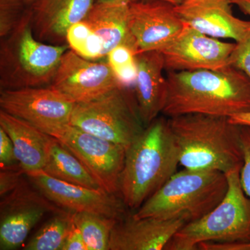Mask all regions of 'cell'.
I'll list each match as a JSON object with an SVG mask.
<instances>
[{
  "label": "cell",
  "instance_id": "6da1fadb",
  "mask_svg": "<svg viewBox=\"0 0 250 250\" xmlns=\"http://www.w3.org/2000/svg\"><path fill=\"white\" fill-rule=\"evenodd\" d=\"M162 113L167 118L204 114L231 118L250 112V80L236 67L168 72Z\"/></svg>",
  "mask_w": 250,
  "mask_h": 250
},
{
  "label": "cell",
  "instance_id": "7a4b0ae2",
  "mask_svg": "<svg viewBox=\"0 0 250 250\" xmlns=\"http://www.w3.org/2000/svg\"><path fill=\"white\" fill-rule=\"evenodd\" d=\"M179 149L164 117L146 126L125 152L119 194L130 209H139L177 171Z\"/></svg>",
  "mask_w": 250,
  "mask_h": 250
},
{
  "label": "cell",
  "instance_id": "3957f363",
  "mask_svg": "<svg viewBox=\"0 0 250 250\" xmlns=\"http://www.w3.org/2000/svg\"><path fill=\"white\" fill-rule=\"evenodd\" d=\"M179 149V166L192 170H241V126L228 118L187 114L167 118Z\"/></svg>",
  "mask_w": 250,
  "mask_h": 250
},
{
  "label": "cell",
  "instance_id": "277c9868",
  "mask_svg": "<svg viewBox=\"0 0 250 250\" xmlns=\"http://www.w3.org/2000/svg\"><path fill=\"white\" fill-rule=\"evenodd\" d=\"M228 188L226 174L219 171H177L133 214L185 219L188 223L205 216L222 201Z\"/></svg>",
  "mask_w": 250,
  "mask_h": 250
},
{
  "label": "cell",
  "instance_id": "5b68a950",
  "mask_svg": "<svg viewBox=\"0 0 250 250\" xmlns=\"http://www.w3.org/2000/svg\"><path fill=\"white\" fill-rule=\"evenodd\" d=\"M31 12L11 34L1 39V90L48 86L67 44L50 45L37 40L31 24Z\"/></svg>",
  "mask_w": 250,
  "mask_h": 250
},
{
  "label": "cell",
  "instance_id": "8992f818",
  "mask_svg": "<svg viewBox=\"0 0 250 250\" xmlns=\"http://www.w3.org/2000/svg\"><path fill=\"white\" fill-rule=\"evenodd\" d=\"M240 170L226 174L228 188L222 201L205 216L185 224L165 250H195L204 243H250V198L242 188Z\"/></svg>",
  "mask_w": 250,
  "mask_h": 250
},
{
  "label": "cell",
  "instance_id": "52a82bcc",
  "mask_svg": "<svg viewBox=\"0 0 250 250\" xmlns=\"http://www.w3.org/2000/svg\"><path fill=\"white\" fill-rule=\"evenodd\" d=\"M70 125L126 149L146 129L134 90L123 85L92 101L75 104Z\"/></svg>",
  "mask_w": 250,
  "mask_h": 250
},
{
  "label": "cell",
  "instance_id": "ba28073f",
  "mask_svg": "<svg viewBox=\"0 0 250 250\" xmlns=\"http://www.w3.org/2000/svg\"><path fill=\"white\" fill-rule=\"evenodd\" d=\"M49 136L71 152L104 191L119 193V182L124 166L126 149L67 125Z\"/></svg>",
  "mask_w": 250,
  "mask_h": 250
},
{
  "label": "cell",
  "instance_id": "9c48e42d",
  "mask_svg": "<svg viewBox=\"0 0 250 250\" xmlns=\"http://www.w3.org/2000/svg\"><path fill=\"white\" fill-rule=\"evenodd\" d=\"M64 211L67 210L49 201L30 181L23 179L14 190L1 196L0 250L17 249L46 214Z\"/></svg>",
  "mask_w": 250,
  "mask_h": 250
},
{
  "label": "cell",
  "instance_id": "30bf717a",
  "mask_svg": "<svg viewBox=\"0 0 250 250\" xmlns=\"http://www.w3.org/2000/svg\"><path fill=\"white\" fill-rule=\"evenodd\" d=\"M121 85L106 58L87 60L69 49L48 86L77 104L92 101Z\"/></svg>",
  "mask_w": 250,
  "mask_h": 250
},
{
  "label": "cell",
  "instance_id": "8fae6325",
  "mask_svg": "<svg viewBox=\"0 0 250 250\" xmlns=\"http://www.w3.org/2000/svg\"><path fill=\"white\" fill-rule=\"evenodd\" d=\"M75 103L50 87L1 90L0 107L45 134L70 124Z\"/></svg>",
  "mask_w": 250,
  "mask_h": 250
},
{
  "label": "cell",
  "instance_id": "7c38bea8",
  "mask_svg": "<svg viewBox=\"0 0 250 250\" xmlns=\"http://www.w3.org/2000/svg\"><path fill=\"white\" fill-rule=\"evenodd\" d=\"M236 42L222 41L184 24L178 36L160 51L167 72L217 70L230 66Z\"/></svg>",
  "mask_w": 250,
  "mask_h": 250
},
{
  "label": "cell",
  "instance_id": "4fadbf2b",
  "mask_svg": "<svg viewBox=\"0 0 250 250\" xmlns=\"http://www.w3.org/2000/svg\"><path fill=\"white\" fill-rule=\"evenodd\" d=\"M26 177L49 201L62 209L88 212L118 220L126 216L128 208L116 194L67 183L42 170L27 172Z\"/></svg>",
  "mask_w": 250,
  "mask_h": 250
},
{
  "label": "cell",
  "instance_id": "5bb4252c",
  "mask_svg": "<svg viewBox=\"0 0 250 250\" xmlns=\"http://www.w3.org/2000/svg\"><path fill=\"white\" fill-rule=\"evenodd\" d=\"M174 5L160 0L129 2V27L136 54L160 51L179 35L184 23Z\"/></svg>",
  "mask_w": 250,
  "mask_h": 250
},
{
  "label": "cell",
  "instance_id": "9a60e30c",
  "mask_svg": "<svg viewBox=\"0 0 250 250\" xmlns=\"http://www.w3.org/2000/svg\"><path fill=\"white\" fill-rule=\"evenodd\" d=\"M233 0H184L176 11L184 24L219 39L242 40L250 32V21L233 15Z\"/></svg>",
  "mask_w": 250,
  "mask_h": 250
},
{
  "label": "cell",
  "instance_id": "2e32d148",
  "mask_svg": "<svg viewBox=\"0 0 250 250\" xmlns=\"http://www.w3.org/2000/svg\"><path fill=\"white\" fill-rule=\"evenodd\" d=\"M187 223L182 218H137L126 215L112 229L109 250H165L174 235Z\"/></svg>",
  "mask_w": 250,
  "mask_h": 250
},
{
  "label": "cell",
  "instance_id": "e0dca14e",
  "mask_svg": "<svg viewBox=\"0 0 250 250\" xmlns=\"http://www.w3.org/2000/svg\"><path fill=\"white\" fill-rule=\"evenodd\" d=\"M95 0H33L31 24L37 40L50 45L67 44L69 28L83 21Z\"/></svg>",
  "mask_w": 250,
  "mask_h": 250
},
{
  "label": "cell",
  "instance_id": "ac0fdd59",
  "mask_svg": "<svg viewBox=\"0 0 250 250\" xmlns=\"http://www.w3.org/2000/svg\"><path fill=\"white\" fill-rule=\"evenodd\" d=\"M136 82L134 86L140 115L145 126L162 113L167 98V79L164 57L159 51H147L136 55Z\"/></svg>",
  "mask_w": 250,
  "mask_h": 250
},
{
  "label": "cell",
  "instance_id": "d6986e66",
  "mask_svg": "<svg viewBox=\"0 0 250 250\" xmlns=\"http://www.w3.org/2000/svg\"><path fill=\"white\" fill-rule=\"evenodd\" d=\"M0 127L12 141L18 164L25 174L43 169L52 136L1 109Z\"/></svg>",
  "mask_w": 250,
  "mask_h": 250
},
{
  "label": "cell",
  "instance_id": "ffe728a7",
  "mask_svg": "<svg viewBox=\"0 0 250 250\" xmlns=\"http://www.w3.org/2000/svg\"><path fill=\"white\" fill-rule=\"evenodd\" d=\"M129 17V2L95 1L83 20L103 40L106 58L110 51L120 45L128 46L136 53L130 34Z\"/></svg>",
  "mask_w": 250,
  "mask_h": 250
},
{
  "label": "cell",
  "instance_id": "44dd1931",
  "mask_svg": "<svg viewBox=\"0 0 250 250\" xmlns=\"http://www.w3.org/2000/svg\"><path fill=\"white\" fill-rule=\"evenodd\" d=\"M42 170L51 177L67 183L103 190L76 156L53 136L49 143L47 160Z\"/></svg>",
  "mask_w": 250,
  "mask_h": 250
},
{
  "label": "cell",
  "instance_id": "7402d4cb",
  "mask_svg": "<svg viewBox=\"0 0 250 250\" xmlns=\"http://www.w3.org/2000/svg\"><path fill=\"white\" fill-rule=\"evenodd\" d=\"M72 221L88 250H109L110 236L118 220L88 212H74Z\"/></svg>",
  "mask_w": 250,
  "mask_h": 250
},
{
  "label": "cell",
  "instance_id": "603a6c76",
  "mask_svg": "<svg viewBox=\"0 0 250 250\" xmlns=\"http://www.w3.org/2000/svg\"><path fill=\"white\" fill-rule=\"evenodd\" d=\"M73 212L54 214L24 246L25 250H62L71 229Z\"/></svg>",
  "mask_w": 250,
  "mask_h": 250
},
{
  "label": "cell",
  "instance_id": "cb8c5ba5",
  "mask_svg": "<svg viewBox=\"0 0 250 250\" xmlns=\"http://www.w3.org/2000/svg\"><path fill=\"white\" fill-rule=\"evenodd\" d=\"M66 41L70 49L82 58L91 61L106 58L103 40L85 21L69 28Z\"/></svg>",
  "mask_w": 250,
  "mask_h": 250
},
{
  "label": "cell",
  "instance_id": "d4e9b609",
  "mask_svg": "<svg viewBox=\"0 0 250 250\" xmlns=\"http://www.w3.org/2000/svg\"><path fill=\"white\" fill-rule=\"evenodd\" d=\"M106 59L119 83L134 88L137 72L134 49L126 45L118 46L108 52Z\"/></svg>",
  "mask_w": 250,
  "mask_h": 250
},
{
  "label": "cell",
  "instance_id": "484cf974",
  "mask_svg": "<svg viewBox=\"0 0 250 250\" xmlns=\"http://www.w3.org/2000/svg\"><path fill=\"white\" fill-rule=\"evenodd\" d=\"M30 0H0V37L11 34L31 12Z\"/></svg>",
  "mask_w": 250,
  "mask_h": 250
},
{
  "label": "cell",
  "instance_id": "4316f807",
  "mask_svg": "<svg viewBox=\"0 0 250 250\" xmlns=\"http://www.w3.org/2000/svg\"><path fill=\"white\" fill-rule=\"evenodd\" d=\"M230 65L244 72L250 80V32L244 39L236 42Z\"/></svg>",
  "mask_w": 250,
  "mask_h": 250
},
{
  "label": "cell",
  "instance_id": "83f0119b",
  "mask_svg": "<svg viewBox=\"0 0 250 250\" xmlns=\"http://www.w3.org/2000/svg\"><path fill=\"white\" fill-rule=\"evenodd\" d=\"M241 141L244 161L240 171L242 188L250 198V126H241Z\"/></svg>",
  "mask_w": 250,
  "mask_h": 250
},
{
  "label": "cell",
  "instance_id": "f1b7e54d",
  "mask_svg": "<svg viewBox=\"0 0 250 250\" xmlns=\"http://www.w3.org/2000/svg\"><path fill=\"white\" fill-rule=\"evenodd\" d=\"M25 172L20 165L1 168L0 170V197L14 190L22 182Z\"/></svg>",
  "mask_w": 250,
  "mask_h": 250
},
{
  "label": "cell",
  "instance_id": "f546056e",
  "mask_svg": "<svg viewBox=\"0 0 250 250\" xmlns=\"http://www.w3.org/2000/svg\"><path fill=\"white\" fill-rule=\"evenodd\" d=\"M18 165L19 164L12 141L6 131L0 127V167L6 168Z\"/></svg>",
  "mask_w": 250,
  "mask_h": 250
},
{
  "label": "cell",
  "instance_id": "4dcf8cb0",
  "mask_svg": "<svg viewBox=\"0 0 250 250\" xmlns=\"http://www.w3.org/2000/svg\"><path fill=\"white\" fill-rule=\"evenodd\" d=\"M62 250H88L82 233L74 223Z\"/></svg>",
  "mask_w": 250,
  "mask_h": 250
},
{
  "label": "cell",
  "instance_id": "1f68e13d",
  "mask_svg": "<svg viewBox=\"0 0 250 250\" xmlns=\"http://www.w3.org/2000/svg\"><path fill=\"white\" fill-rule=\"evenodd\" d=\"M233 124L239 126H250V112L240 113L229 118Z\"/></svg>",
  "mask_w": 250,
  "mask_h": 250
},
{
  "label": "cell",
  "instance_id": "d6a6232c",
  "mask_svg": "<svg viewBox=\"0 0 250 250\" xmlns=\"http://www.w3.org/2000/svg\"><path fill=\"white\" fill-rule=\"evenodd\" d=\"M233 4L238 6L245 14L250 16V0H233Z\"/></svg>",
  "mask_w": 250,
  "mask_h": 250
},
{
  "label": "cell",
  "instance_id": "836d02e7",
  "mask_svg": "<svg viewBox=\"0 0 250 250\" xmlns=\"http://www.w3.org/2000/svg\"><path fill=\"white\" fill-rule=\"evenodd\" d=\"M160 1H166V2L170 3V4L176 6V5H178L183 2L184 0H160Z\"/></svg>",
  "mask_w": 250,
  "mask_h": 250
},
{
  "label": "cell",
  "instance_id": "e575fe53",
  "mask_svg": "<svg viewBox=\"0 0 250 250\" xmlns=\"http://www.w3.org/2000/svg\"><path fill=\"white\" fill-rule=\"evenodd\" d=\"M133 0H96L98 2H106V1H125V2H131Z\"/></svg>",
  "mask_w": 250,
  "mask_h": 250
},
{
  "label": "cell",
  "instance_id": "d590c367",
  "mask_svg": "<svg viewBox=\"0 0 250 250\" xmlns=\"http://www.w3.org/2000/svg\"><path fill=\"white\" fill-rule=\"evenodd\" d=\"M238 250H250V243L249 244L241 245L238 247Z\"/></svg>",
  "mask_w": 250,
  "mask_h": 250
},
{
  "label": "cell",
  "instance_id": "8d00e7d4",
  "mask_svg": "<svg viewBox=\"0 0 250 250\" xmlns=\"http://www.w3.org/2000/svg\"><path fill=\"white\" fill-rule=\"evenodd\" d=\"M30 1H33V0H30Z\"/></svg>",
  "mask_w": 250,
  "mask_h": 250
}]
</instances>
